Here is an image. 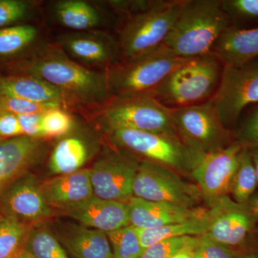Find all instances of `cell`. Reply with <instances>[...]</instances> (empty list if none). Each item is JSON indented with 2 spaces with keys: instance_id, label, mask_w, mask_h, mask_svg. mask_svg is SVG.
Here are the masks:
<instances>
[{
  "instance_id": "obj_8",
  "label": "cell",
  "mask_w": 258,
  "mask_h": 258,
  "mask_svg": "<svg viewBox=\"0 0 258 258\" xmlns=\"http://www.w3.org/2000/svg\"><path fill=\"white\" fill-rule=\"evenodd\" d=\"M173 124L180 140L202 154L221 150L231 143V134L223 125L210 100L194 106L170 108Z\"/></svg>"
},
{
  "instance_id": "obj_4",
  "label": "cell",
  "mask_w": 258,
  "mask_h": 258,
  "mask_svg": "<svg viewBox=\"0 0 258 258\" xmlns=\"http://www.w3.org/2000/svg\"><path fill=\"white\" fill-rule=\"evenodd\" d=\"M189 59L176 57L161 45L107 70L112 96L150 95L174 70Z\"/></svg>"
},
{
  "instance_id": "obj_19",
  "label": "cell",
  "mask_w": 258,
  "mask_h": 258,
  "mask_svg": "<svg viewBox=\"0 0 258 258\" xmlns=\"http://www.w3.org/2000/svg\"><path fill=\"white\" fill-rule=\"evenodd\" d=\"M41 186L50 206L61 210L83 203L94 195L88 169L57 176L45 181Z\"/></svg>"
},
{
  "instance_id": "obj_21",
  "label": "cell",
  "mask_w": 258,
  "mask_h": 258,
  "mask_svg": "<svg viewBox=\"0 0 258 258\" xmlns=\"http://www.w3.org/2000/svg\"><path fill=\"white\" fill-rule=\"evenodd\" d=\"M0 96L58 105L66 109L70 107L63 95L55 88L41 80L23 75L0 76Z\"/></svg>"
},
{
  "instance_id": "obj_26",
  "label": "cell",
  "mask_w": 258,
  "mask_h": 258,
  "mask_svg": "<svg viewBox=\"0 0 258 258\" xmlns=\"http://www.w3.org/2000/svg\"><path fill=\"white\" fill-rule=\"evenodd\" d=\"M33 225L16 217H0V258H17L26 246Z\"/></svg>"
},
{
  "instance_id": "obj_24",
  "label": "cell",
  "mask_w": 258,
  "mask_h": 258,
  "mask_svg": "<svg viewBox=\"0 0 258 258\" xmlns=\"http://www.w3.org/2000/svg\"><path fill=\"white\" fill-rule=\"evenodd\" d=\"M52 9L56 21L73 32L96 30L103 23L100 10L83 0H60L55 2Z\"/></svg>"
},
{
  "instance_id": "obj_30",
  "label": "cell",
  "mask_w": 258,
  "mask_h": 258,
  "mask_svg": "<svg viewBox=\"0 0 258 258\" xmlns=\"http://www.w3.org/2000/svg\"><path fill=\"white\" fill-rule=\"evenodd\" d=\"M113 258H140L145 250L141 244L138 229L130 225L107 232Z\"/></svg>"
},
{
  "instance_id": "obj_40",
  "label": "cell",
  "mask_w": 258,
  "mask_h": 258,
  "mask_svg": "<svg viewBox=\"0 0 258 258\" xmlns=\"http://www.w3.org/2000/svg\"><path fill=\"white\" fill-rule=\"evenodd\" d=\"M23 136L18 115L0 113V139L15 138Z\"/></svg>"
},
{
  "instance_id": "obj_46",
  "label": "cell",
  "mask_w": 258,
  "mask_h": 258,
  "mask_svg": "<svg viewBox=\"0 0 258 258\" xmlns=\"http://www.w3.org/2000/svg\"><path fill=\"white\" fill-rule=\"evenodd\" d=\"M258 197V196H257Z\"/></svg>"
},
{
  "instance_id": "obj_15",
  "label": "cell",
  "mask_w": 258,
  "mask_h": 258,
  "mask_svg": "<svg viewBox=\"0 0 258 258\" xmlns=\"http://www.w3.org/2000/svg\"><path fill=\"white\" fill-rule=\"evenodd\" d=\"M0 212L35 225L52 216V208L41 185L26 173L0 192Z\"/></svg>"
},
{
  "instance_id": "obj_39",
  "label": "cell",
  "mask_w": 258,
  "mask_h": 258,
  "mask_svg": "<svg viewBox=\"0 0 258 258\" xmlns=\"http://www.w3.org/2000/svg\"><path fill=\"white\" fill-rule=\"evenodd\" d=\"M42 113L18 115L23 136L36 139H44L42 128Z\"/></svg>"
},
{
  "instance_id": "obj_18",
  "label": "cell",
  "mask_w": 258,
  "mask_h": 258,
  "mask_svg": "<svg viewBox=\"0 0 258 258\" xmlns=\"http://www.w3.org/2000/svg\"><path fill=\"white\" fill-rule=\"evenodd\" d=\"M131 225L138 229L156 228L184 222L203 215V209L185 208L132 197L128 200Z\"/></svg>"
},
{
  "instance_id": "obj_3",
  "label": "cell",
  "mask_w": 258,
  "mask_h": 258,
  "mask_svg": "<svg viewBox=\"0 0 258 258\" xmlns=\"http://www.w3.org/2000/svg\"><path fill=\"white\" fill-rule=\"evenodd\" d=\"M222 64L212 52L189 59L172 71L150 96L169 108L205 103L216 92Z\"/></svg>"
},
{
  "instance_id": "obj_33",
  "label": "cell",
  "mask_w": 258,
  "mask_h": 258,
  "mask_svg": "<svg viewBox=\"0 0 258 258\" xmlns=\"http://www.w3.org/2000/svg\"><path fill=\"white\" fill-rule=\"evenodd\" d=\"M34 3L24 0H0V29L13 26L28 17Z\"/></svg>"
},
{
  "instance_id": "obj_9",
  "label": "cell",
  "mask_w": 258,
  "mask_h": 258,
  "mask_svg": "<svg viewBox=\"0 0 258 258\" xmlns=\"http://www.w3.org/2000/svg\"><path fill=\"white\" fill-rule=\"evenodd\" d=\"M210 101L226 128L235 124L246 107L258 103V57L223 66L220 84Z\"/></svg>"
},
{
  "instance_id": "obj_1",
  "label": "cell",
  "mask_w": 258,
  "mask_h": 258,
  "mask_svg": "<svg viewBox=\"0 0 258 258\" xmlns=\"http://www.w3.org/2000/svg\"><path fill=\"white\" fill-rule=\"evenodd\" d=\"M14 68L60 91L71 106H101L112 98L106 71L88 69L71 59L57 44L39 45Z\"/></svg>"
},
{
  "instance_id": "obj_43",
  "label": "cell",
  "mask_w": 258,
  "mask_h": 258,
  "mask_svg": "<svg viewBox=\"0 0 258 258\" xmlns=\"http://www.w3.org/2000/svg\"><path fill=\"white\" fill-rule=\"evenodd\" d=\"M17 258H35L31 254L29 253L26 250H24L21 253L19 254V256Z\"/></svg>"
},
{
  "instance_id": "obj_2",
  "label": "cell",
  "mask_w": 258,
  "mask_h": 258,
  "mask_svg": "<svg viewBox=\"0 0 258 258\" xmlns=\"http://www.w3.org/2000/svg\"><path fill=\"white\" fill-rule=\"evenodd\" d=\"M230 27L220 0H186L162 46L173 55L191 59L207 55Z\"/></svg>"
},
{
  "instance_id": "obj_41",
  "label": "cell",
  "mask_w": 258,
  "mask_h": 258,
  "mask_svg": "<svg viewBox=\"0 0 258 258\" xmlns=\"http://www.w3.org/2000/svg\"><path fill=\"white\" fill-rule=\"evenodd\" d=\"M250 152L251 157H252V162L255 170L256 176H257V185H258V147L254 148V149H249Z\"/></svg>"
},
{
  "instance_id": "obj_12",
  "label": "cell",
  "mask_w": 258,
  "mask_h": 258,
  "mask_svg": "<svg viewBox=\"0 0 258 258\" xmlns=\"http://www.w3.org/2000/svg\"><path fill=\"white\" fill-rule=\"evenodd\" d=\"M139 165L125 151H108L90 169L95 196L123 203L130 200Z\"/></svg>"
},
{
  "instance_id": "obj_11",
  "label": "cell",
  "mask_w": 258,
  "mask_h": 258,
  "mask_svg": "<svg viewBox=\"0 0 258 258\" xmlns=\"http://www.w3.org/2000/svg\"><path fill=\"white\" fill-rule=\"evenodd\" d=\"M242 149L235 141L221 150L204 154L190 171L203 198L210 206L230 193Z\"/></svg>"
},
{
  "instance_id": "obj_45",
  "label": "cell",
  "mask_w": 258,
  "mask_h": 258,
  "mask_svg": "<svg viewBox=\"0 0 258 258\" xmlns=\"http://www.w3.org/2000/svg\"><path fill=\"white\" fill-rule=\"evenodd\" d=\"M1 215H0V217H1Z\"/></svg>"
},
{
  "instance_id": "obj_20",
  "label": "cell",
  "mask_w": 258,
  "mask_h": 258,
  "mask_svg": "<svg viewBox=\"0 0 258 258\" xmlns=\"http://www.w3.org/2000/svg\"><path fill=\"white\" fill-rule=\"evenodd\" d=\"M223 66H235L258 57V28L229 27L212 47Z\"/></svg>"
},
{
  "instance_id": "obj_34",
  "label": "cell",
  "mask_w": 258,
  "mask_h": 258,
  "mask_svg": "<svg viewBox=\"0 0 258 258\" xmlns=\"http://www.w3.org/2000/svg\"><path fill=\"white\" fill-rule=\"evenodd\" d=\"M54 107L62 106L37 103L14 97L0 96V113H9L15 115L35 114L43 113Z\"/></svg>"
},
{
  "instance_id": "obj_6",
  "label": "cell",
  "mask_w": 258,
  "mask_h": 258,
  "mask_svg": "<svg viewBox=\"0 0 258 258\" xmlns=\"http://www.w3.org/2000/svg\"><path fill=\"white\" fill-rule=\"evenodd\" d=\"M96 113L107 130L130 129L178 137L170 108L150 95L113 96L98 107Z\"/></svg>"
},
{
  "instance_id": "obj_17",
  "label": "cell",
  "mask_w": 258,
  "mask_h": 258,
  "mask_svg": "<svg viewBox=\"0 0 258 258\" xmlns=\"http://www.w3.org/2000/svg\"><path fill=\"white\" fill-rule=\"evenodd\" d=\"M62 211L85 227L106 233L131 225L128 204L103 200L95 195Z\"/></svg>"
},
{
  "instance_id": "obj_25",
  "label": "cell",
  "mask_w": 258,
  "mask_h": 258,
  "mask_svg": "<svg viewBox=\"0 0 258 258\" xmlns=\"http://www.w3.org/2000/svg\"><path fill=\"white\" fill-rule=\"evenodd\" d=\"M89 150L86 142L78 137H68L56 144L51 154L49 168L57 175L79 171L87 161Z\"/></svg>"
},
{
  "instance_id": "obj_31",
  "label": "cell",
  "mask_w": 258,
  "mask_h": 258,
  "mask_svg": "<svg viewBox=\"0 0 258 258\" xmlns=\"http://www.w3.org/2000/svg\"><path fill=\"white\" fill-rule=\"evenodd\" d=\"M74 127V117L63 107H54L42 114L44 139L63 137Z\"/></svg>"
},
{
  "instance_id": "obj_29",
  "label": "cell",
  "mask_w": 258,
  "mask_h": 258,
  "mask_svg": "<svg viewBox=\"0 0 258 258\" xmlns=\"http://www.w3.org/2000/svg\"><path fill=\"white\" fill-rule=\"evenodd\" d=\"M25 250L35 258H70L55 235L38 225L32 227Z\"/></svg>"
},
{
  "instance_id": "obj_37",
  "label": "cell",
  "mask_w": 258,
  "mask_h": 258,
  "mask_svg": "<svg viewBox=\"0 0 258 258\" xmlns=\"http://www.w3.org/2000/svg\"><path fill=\"white\" fill-rule=\"evenodd\" d=\"M157 0H113L108 1L106 4L117 14L123 18L130 16L152 8Z\"/></svg>"
},
{
  "instance_id": "obj_44",
  "label": "cell",
  "mask_w": 258,
  "mask_h": 258,
  "mask_svg": "<svg viewBox=\"0 0 258 258\" xmlns=\"http://www.w3.org/2000/svg\"><path fill=\"white\" fill-rule=\"evenodd\" d=\"M240 258H258V255L256 254H248Z\"/></svg>"
},
{
  "instance_id": "obj_23",
  "label": "cell",
  "mask_w": 258,
  "mask_h": 258,
  "mask_svg": "<svg viewBox=\"0 0 258 258\" xmlns=\"http://www.w3.org/2000/svg\"><path fill=\"white\" fill-rule=\"evenodd\" d=\"M203 215L184 222L156 228L138 229L141 244L144 249L166 239L184 236H202L208 232L219 210V203Z\"/></svg>"
},
{
  "instance_id": "obj_5",
  "label": "cell",
  "mask_w": 258,
  "mask_h": 258,
  "mask_svg": "<svg viewBox=\"0 0 258 258\" xmlns=\"http://www.w3.org/2000/svg\"><path fill=\"white\" fill-rule=\"evenodd\" d=\"M186 0L163 1L145 12L123 18L118 32L122 60L156 50L174 27Z\"/></svg>"
},
{
  "instance_id": "obj_14",
  "label": "cell",
  "mask_w": 258,
  "mask_h": 258,
  "mask_svg": "<svg viewBox=\"0 0 258 258\" xmlns=\"http://www.w3.org/2000/svg\"><path fill=\"white\" fill-rule=\"evenodd\" d=\"M258 221V197L239 204L225 197L205 236L217 243L232 247L243 243Z\"/></svg>"
},
{
  "instance_id": "obj_42",
  "label": "cell",
  "mask_w": 258,
  "mask_h": 258,
  "mask_svg": "<svg viewBox=\"0 0 258 258\" xmlns=\"http://www.w3.org/2000/svg\"><path fill=\"white\" fill-rule=\"evenodd\" d=\"M194 249H186L181 251L172 258H194Z\"/></svg>"
},
{
  "instance_id": "obj_16",
  "label": "cell",
  "mask_w": 258,
  "mask_h": 258,
  "mask_svg": "<svg viewBox=\"0 0 258 258\" xmlns=\"http://www.w3.org/2000/svg\"><path fill=\"white\" fill-rule=\"evenodd\" d=\"M47 151L42 139L30 137L0 139V192L26 174L41 160Z\"/></svg>"
},
{
  "instance_id": "obj_35",
  "label": "cell",
  "mask_w": 258,
  "mask_h": 258,
  "mask_svg": "<svg viewBox=\"0 0 258 258\" xmlns=\"http://www.w3.org/2000/svg\"><path fill=\"white\" fill-rule=\"evenodd\" d=\"M194 258H235L231 247L217 243L205 235L200 236L193 251Z\"/></svg>"
},
{
  "instance_id": "obj_28",
  "label": "cell",
  "mask_w": 258,
  "mask_h": 258,
  "mask_svg": "<svg viewBox=\"0 0 258 258\" xmlns=\"http://www.w3.org/2000/svg\"><path fill=\"white\" fill-rule=\"evenodd\" d=\"M39 31L32 25H13L0 29V57L21 53L36 42Z\"/></svg>"
},
{
  "instance_id": "obj_38",
  "label": "cell",
  "mask_w": 258,
  "mask_h": 258,
  "mask_svg": "<svg viewBox=\"0 0 258 258\" xmlns=\"http://www.w3.org/2000/svg\"><path fill=\"white\" fill-rule=\"evenodd\" d=\"M226 13L244 18H258V0H225L222 1Z\"/></svg>"
},
{
  "instance_id": "obj_7",
  "label": "cell",
  "mask_w": 258,
  "mask_h": 258,
  "mask_svg": "<svg viewBox=\"0 0 258 258\" xmlns=\"http://www.w3.org/2000/svg\"><path fill=\"white\" fill-rule=\"evenodd\" d=\"M112 142L147 161L180 171H191L204 154L185 145L178 137L130 129H108Z\"/></svg>"
},
{
  "instance_id": "obj_27",
  "label": "cell",
  "mask_w": 258,
  "mask_h": 258,
  "mask_svg": "<svg viewBox=\"0 0 258 258\" xmlns=\"http://www.w3.org/2000/svg\"><path fill=\"white\" fill-rule=\"evenodd\" d=\"M258 186L257 176L249 149H242L230 194L235 203L245 204L253 198Z\"/></svg>"
},
{
  "instance_id": "obj_10",
  "label": "cell",
  "mask_w": 258,
  "mask_h": 258,
  "mask_svg": "<svg viewBox=\"0 0 258 258\" xmlns=\"http://www.w3.org/2000/svg\"><path fill=\"white\" fill-rule=\"evenodd\" d=\"M134 197L147 201L195 208L203 198L199 188L188 184L170 168L152 161L141 163L134 180Z\"/></svg>"
},
{
  "instance_id": "obj_22",
  "label": "cell",
  "mask_w": 258,
  "mask_h": 258,
  "mask_svg": "<svg viewBox=\"0 0 258 258\" xmlns=\"http://www.w3.org/2000/svg\"><path fill=\"white\" fill-rule=\"evenodd\" d=\"M62 240L76 258H113L106 232L81 225H69L61 232Z\"/></svg>"
},
{
  "instance_id": "obj_13",
  "label": "cell",
  "mask_w": 258,
  "mask_h": 258,
  "mask_svg": "<svg viewBox=\"0 0 258 258\" xmlns=\"http://www.w3.org/2000/svg\"><path fill=\"white\" fill-rule=\"evenodd\" d=\"M55 43L71 59L88 69L107 71L122 60L118 40L101 30L62 34Z\"/></svg>"
},
{
  "instance_id": "obj_36",
  "label": "cell",
  "mask_w": 258,
  "mask_h": 258,
  "mask_svg": "<svg viewBox=\"0 0 258 258\" xmlns=\"http://www.w3.org/2000/svg\"><path fill=\"white\" fill-rule=\"evenodd\" d=\"M235 137L242 149L258 147V107L244 120Z\"/></svg>"
},
{
  "instance_id": "obj_32",
  "label": "cell",
  "mask_w": 258,
  "mask_h": 258,
  "mask_svg": "<svg viewBox=\"0 0 258 258\" xmlns=\"http://www.w3.org/2000/svg\"><path fill=\"white\" fill-rule=\"evenodd\" d=\"M200 237L184 236L159 241L145 249L140 258H172L181 251L195 249Z\"/></svg>"
}]
</instances>
